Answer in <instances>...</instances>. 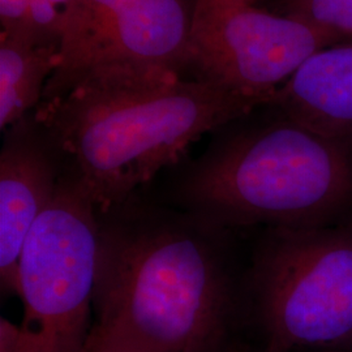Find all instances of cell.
I'll return each mask as SVG.
<instances>
[{
  "label": "cell",
  "mask_w": 352,
  "mask_h": 352,
  "mask_svg": "<svg viewBox=\"0 0 352 352\" xmlns=\"http://www.w3.org/2000/svg\"><path fill=\"white\" fill-rule=\"evenodd\" d=\"M97 215L91 334L144 352H226L240 298L226 230L133 196Z\"/></svg>",
  "instance_id": "6da1fadb"
},
{
  "label": "cell",
  "mask_w": 352,
  "mask_h": 352,
  "mask_svg": "<svg viewBox=\"0 0 352 352\" xmlns=\"http://www.w3.org/2000/svg\"><path fill=\"white\" fill-rule=\"evenodd\" d=\"M263 106L170 68L96 65L50 80L36 118L106 210L179 164L205 133Z\"/></svg>",
  "instance_id": "7a4b0ae2"
},
{
  "label": "cell",
  "mask_w": 352,
  "mask_h": 352,
  "mask_svg": "<svg viewBox=\"0 0 352 352\" xmlns=\"http://www.w3.org/2000/svg\"><path fill=\"white\" fill-rule=\"evenodd\" d=\"M273 109V107H270ZM218 129L175 187L179 209L230 228H309L352 218V139L317 132L273 109Z\"/></svg>",
  "instance_id": "3957f363"
},
{
  "label": "cell",
  "mask_w": 352,
  "mask_h": 352,
  "mask_svg": "<svg viewBox=\"0 0 352 352\" xmlns=\"http://www.w3.org/2000/svg\"><path fill=\"white\" fill-rule=\"evenodd\" d=\"M247 292L272 351H352V218L266 230Z\"/></svg>",
  "instance_id": "277c9868"
},
{
  "label": "cell",
  "mask_w": 352,
  "mask_h": 352,
  "mask_svg": "<svg viewBox=\"0 0 352 352\" xmlns=\"http://www.w3.org/2000/svg\"><path fill=\"white\" fill-rule=\"evenodd\" d=\"M97 254V208L67 168L21 252L20 352H88Z\"/></svg>",
  "instance_id": "5b68a950"
},
{
  "label": "cell",
  "mask_w": 352,
  "mask_h": 352,
  "mask_svg": "<svg viewBox=\"0 0 352 352\" xmlns=\"http://www.w3.org/2000/svg\"><path fill=\"white\" fill-rule=\"evenodd\" d=\"M336 43L311 24L256 6L192 8L186 69L267 107L302 64Z\"/></svg>",
  "instance_id": "8992f818"
},
{
  "label": "cell",
  "mask_w": 352,
  "mask_h": 352,
  "mask_svg": "<svg viewBox=\"0 0 352 352\" xmlns=\"http://www.w3.org/2000/svg\"><path fill=\"white\" fill-rule=\"evenodd\" d=\"M67 171L63 154L36 113L4 131L0 151V286L20 295L19 264L26 238L55 200Z\"/></svg>",
  "instance_id": "52a82bcc"
},
{
  "label": "cell",
  "mask_w": 352,
  "mask_h": 352,
  "mask_svg": "<svg viewBox=\"0 0 352 352\" xmlns=\"http://www.w3.org/2000/svg\"><path fill=\"white\" fill-rule=\"evenodd\" d=\"M192 8L187 0H136L120 13L62 78L96 65L186 71Z\"/></svg>",
  "instance_id": "ba28073f"
},
{
  "label": "cell",
  "mask_w": 352,
  "mask_h": 352,
  "mask_svg": "<svg viewBox=\"0 0 352 352\" xmlns=\"http://www.w3.org/2000/svg\"><path fill=\"white\" fill-rule=\"evenodd\" d=\"M267 107L317 132L352 139V41L317 51Z\"/></svg>",
  "instance_id": "9c48e42d"
},
{
  "label": "cell",
  "mask_w": 352,
  "mask_h": 352,
  "mask_svg": "<svg viewBox=\"0 0 352 352\" xmlns=\"http://www.w3.org/2000/svg\"><path fill=\"white\" fill-rule=\"evenodd\" d=\"M60 65V47L0 34V129L34 113Z\"/></svg>",
  "instance_id": "30bf717a"
},
{
  "label": "cell",
  "mask_w": 352,
  "mask_h": 352,
  "mask_svg": "<svg viewBox=\"0 0 352 352\" xmlns=\"http://www.w3.org/2000/svg\"><path fill=\"white\" fill-rule=\"evenodd\" d=\"M136 0H77L60 42V74L75 65L113 20ZM54 74V75H55Z\"/></svg>",
  "instance_id": "8fae6325"
},
{
  "label": "cell",
  "mask_w": 352,
  "mask_h": 352,
  "mask_svg": "<svg viewBox=\"0 0 352 352\" xmlns=\"http://www.w3.org/2000/svg\"><path fill=\"white\" fill-rule=\"evenodd\" d=\"M278 13L299 19L340 42L352 41V0H277Z\"/></svg>",
  "instance_id": "7c38bea8"
},
{
  "label": "cell",
  "mask_w": 352,
  "mask_h": 352,
  "mask_svg": "<svg viewBox=\"0 0 352 352\" xmlns=\"http://www.w3.org/2000/svg\"><path fill=\"white\" fill-rule=\"evenodd\" d=\"M30 3L32 0H0V34L36 42L32 30Z\"/></svg>",
  "instance_id": "4fadbf2b"
},
{
  "label": "cell",
  "mask_w": 352,
  "mask_h": 352,
  "mask_svg": "<svg viewBox=\"0 0 352 352\" xmlns=\"http://www.w3.org/2000/svg\"><path fill=\"white\" fill-rule=\"evenodd\" d=\"M21 327L6 317L0 318V352H20Z\"/></svg>",
  "instance_id": "5bb4252c"
},
{
  "label": "cell",
  "mask_w": 352,
  "mask_h": 352,
  "mask_svg": "<svg viewBox=\"0 0 352 352\" xmlns=\"http://www.w3.org/2000/svg\"><path fill=\"white\" fill-rule=\"evenodd\" d=\"M88 352H144L115 340H106L91 334Z\"/></svg>",
  "instance_id": "9a60e30c"
},
{
  "label": "cell",
  "mask_w": 352,
  "mask_h": 352,
  "mask_svg": "<svg viewBox=\"0 0 352 352\" xmlns=\"http://www.w3.org/2000/svg\"><path fill=\"white\" fill-rule=\"evenodd\" d=\"M258 0H193L192 8H213L234 6H256Z\"/></svg>",
  "instance_id": "2e32d148"
},
{
  "label": "cell",
  "mask_w": 352,
  "mask_h": 352,
  "mask_svg": "<svg viewBox=\"0 0 352 352\" xmlns=\"http://www.w3.org/2000/svg\"><path fill=\"white\" fill-rule=\"evenodd\" d=\"M49 1H50L52 6H55V8L59 12L62 13L64 19V26H65V23L68 20L69 14L72 13L74 8H75L77 0H49Z\"/></svg>",
  "instance_id": "e0dca14e"
},
{
  "label": "cell",
  "mask_w": 352,
  "mask_h": 352,
  "mask_svg": "<svg viewBox=\"0 0 352 352\" xmlns=\"http://www.w3.org/2000/svg\"><path fill=\"white\" fill-rule=\"evenodd\" d=\"M226 352H274L272 351L270 349H267L266 346L261 347V349H253L250 346H236L234 343L230 344V347L227 349Z\"/></svg>",
  "instance_id": "ac0fdd59"
},
{
  "label": "cell",
  "mask_w": 352,
  "mask_h": 352,
  "mask_svg": "<svg viewBox=\"0 0 352 352\" xmlns=\"http://www.w3.org/2000/svg\"><path fill=\"white\" fill-rule=\"evenodd\" d=\"M340 352H352V351H340Z\"/></svg>",
  "instance_id": "d6986e66"
}]
</instances>
